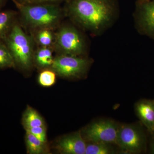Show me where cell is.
I'll use <instances>...</instances> for the list:
<instances>
[{"label":"cell","mask_w":154,"mask_h":154,"mask_svg":"<svg viewBox=\"0 0 154 154\" xmlns=\"http://www.w3.org/2000/svg\"><path fill=\"white\" fill-rule=\"evenodd\" d=\"M119 12V0H68L64 11L75 25L95 36L113 26Z\"/></svg>","instance_id":"6da1fadb"},{"label":"cell","mask_w":154,"mask_h":154,"mask_svg":"<svg viewBox=\"0 0 154 154\" xmlns=\"http://www.w3.org/2000/svg\"><path fill=\"white\" fill-rule=\"evenodd\" d=\"M19 11L24 23L36 30H53L60 24L63 12L54 4H23L12 0Z\"/></svg>","instance_id":"7a4b0ae2"},{"label":"cell","mask_w":154,"mask_h":154,"mask_svg":"<svg viewBox=\"0 0 154 154\" xmlns=\"http://www.w3.org/2000/svg\"><path fill=\"white\" fill-rule=\"evenodd\" d=\"M15 63L20 68L29 70L34 62L33 41L17 22L2 39Z\"/></svg>","instance_id":"3957f363"},{"label":"cell","mask_w":154,"mask_h":154,"mask_svg":"<svg viewBox=\"0 0 154 154\" xmlns=\"http://www.w3.org/2000/svg\"><path fill=\"white\" fill-rule=\"evenodd\" d=\"M53 45L60 55L84 56L88 51L85 36L77 26L72 24L61 26L55 33Z\"/></svg>","instance_id":"277c9868"},{"label":"cell","mask_w":154,"mask_h":154,"mask_svg":"<svg viewBox=\"0 0 154 154\" xmlns=\"http://www.w3.org/2000/svg\"><path fill=\"white\" fill-rule=\"evenodd\" d=\"M92 63V59L85 56L59 55L51 67L60 76L79 79L87 74Z\"/></svg>","instance_id":"5b68a950"},{"label":"cell","mask_w":154,"mask_h":154,"mask_svg":"<svg viewBox=\"0 0 154 154\" xmlns=\"http://www.w3.org/2000/svg\"><path fill=\"white\" fill-rule=\"evenodd\" d=\"M146 138L143 129L136 125H119L116 145L122 152L140 153L146 149Z\"/></svg>","instance_id":"8992f818"},{"label":"cell","mask_w":154,"mask_h":154,"mask_svg":"<svg viewBox=\"0 0 154 154\" xmlns=\"http://www.w3.org/2000/svg\"><path fill=\"white\" fill-rule=\"evenodd\" d=\"M119 125L110 120H100L88 125L81 132L89 142L116 144Z\"/></svg>","instance_id":"52a82bcc"},{"label":"cell","mask_w":154,"mask_h":154,"mask_svg":"<svg viewBox=\"0 0 154 154\" xmlns=\"http://www.w3.org/2000/svg\"><path fill=\"white\" fill-rule=\"evenodd\" d=\"M135 25L142 35L154 39V0L136 4Z\"/></svg>","instance_id":"ba28073f"},{"label":"cell","mask_w":154,"mask_h":154,"mask_svg":"<svg viewBox=\"0 0 154 154\" xmlns=\"http://www.w3.org/2000/svg\"><path fill=\"white\" fill-rule=\"evenodd\" d=\"M86 145L81 131H78L61 138L55 148L61 154H85Z\"/></svg>","instance_id":"9c48e42d"},{"label":"cell","mask_w":154,"mask_h":154,"mask_svg":"<svg viewBox=\"0 0 154 154\" xmlns=\"http://www.w3.org/2000/svg\"><path fill=\"white\" fill-rule=\"evenodd\" d=\"M137 115L151 134L154 133V100L142 99L135 106Z\"/></svg>","instance_id":"30bf717a"},{"label":"cell","mask_w":154,"mask_h":154,"mask_svg":"<svg viewBox=\"0 0 154 154\" xmlns=\"http://www.w3.org/2000/svg\"><path fill=\"white\" fill-rule=\"evenodd\" d=\"M25 143L28 154H45L49 152L47 142L39 140L27 131L25 135Z\"/></svg>","instance_id":"8fae6325"},{"label":"cell","mask_w":154,"mask_h":154,"mask_svg":"<svg viewBox=\"0 0 154 154\" xmlns=\"http://www.w3.org/2000/svg\"><path fill=\"white\" fill-rule=\"evenodd\" d=\"M54 60L52 50L51 47L41 46L34 52V61L39 67L45 68L51 67Z\"/></svg>","instance_id":"7c38bea8"},{"label":"cell","mask_w":154,"mask_h":154,"mask_svg":"<svg viewBox=\"0 0 154 154\" xmlns=\"http://www.w3.org/2000/svg\"><path fill=\"white\" fill-rule=\"evenodd\" d=\"M22 123L25 129L45 125L41 116L35 109L30 107H28L24 112Z\"/></svg>","instance_id":"4fadbf2b"},{"label":"cell","mask_w":154,"mask_h":154,"mask_svg":"<svg viewBox=\"0 0 154 154\" xmlns=\"http://www.w3.org/2000/svg\"><path fill=\"white\" fill-rule=\"evenodd\" d=\"M16 13L13 11H0V39H3L15 23Z\"/></svg>","instance_id":"5bb4252c"},{"label":"cell","mask_w":154,"mask_h":154,"mask_svg":"<svg viewBox=\"0 0 154 154\" xmlns=\"http://www.w3.org/2000/svg\"><path fill=\"white\" fill-rule=\"evenodd\" d=\"M111 144L89 142L86 145L85 154H111L116 152Z\"/></svg>","instance_id":"9a60e30c"},{"label":"cell","mask_w":154,"mask_h":154,"mask_svg":"<svg viewBox=\"0 0 154 154\" xmlns=\"http://www.w3.org/2000/svg\"><path fill=\"white\" fill-rule=\"evenodd\" d=\"M15 66V63L8 48L2 39H0V68Z\"/></svg>","instance_id":"2e32d148"},{"label":"cell","mask_w":154,"mask_h":154,"mask_svg":"<svg viewBox=\"0 0 154 154\" xmlns=\"http://www.w3.org/2000/svg\"><path fill=\"white\" fill-rule=\"evenodd\" d=\"M52 30L44 29L38 30L36 36L37 42L41 46L50 47L54 44L55 34Z\"/></svg>","instance_id":"e0dca14e"},{"label":"cell","mask_w":154,"mask_h":154,"mask_svg":"<svg viewBox=\"0 0 154 154\" xmlns=\"http://www.w3.org/2000/svg\"><path fill=\"white\" fill-rule=\"evenodd\" d=\"M38 81L39 84L43 87H51L55 84V72L52 70H45L43 71L39 75Z\"/></svg>","instance_id":"ac0fdd59"},{"label":"cell","mask_w":154,"mask_h":154,"mask_svg":"<svg viewBox=\"0 0 154 154\" xmlns=\"http://www.w3.org/2000/svg\"><path fill=\"white\" fill-rule=\"evenodd\" d=\"M26 131L30 133L39 140L47 142L46 128L45 126L36 127L25 129Z\"/></svg>","instance_id":"d6986e66"},{"label":"cell","mask_w":154,"mask_h":154,"mask_svg":"<svg viewBox=\"0 0 154 154\" xmlns=\"http://www.w3.org/2000/svg\"><path fill=\"white\" fill-rule=\"evenodd\" d=\"M23 4H54L56 2L61 0H17Z\"/></svg>","instance_id":"ffe728a7"},{"label":"cell","mask_w":154,"mask_h":154,"mask_svg":"<svg viewBox=\"0 0 154 154\" xmlns=\"http://www.w3.org/2000/svg\"><path fill=\"white\" fill-rule=\"evenodd\" d=\"M152 134L153 135V138L151 146L152 152L154 154V133Z\"/></svg>","instance_id":"44dd1931"},{"label":"cell","mask_w":154,"mask_h":154,"mask_svg":"<svg viewBox=\"0 0 154 154\" xmlns=\"http://www.w3.org/2000/svg\"><path fill=\"white\" fill-rule=\"evenodd\" d=\"M151 1V0H137L136 4H141V3L145 2H148V1Z\"/></svg>","instance_id":"7402d4cb"},{"label":"cell","mask_w":154,"mask_h":154,"mask_svg":"<svg viewBox=\"0 0 154 154\" xmlns=\"http://www.w3.org/2000/svg\"><path fill=\"white\" fill-rule=\"evenodd\" d=\"M5 0H0V7L2 5L3 3L5 2Z\"/></svg>","instance_id":"603a6c76"}]
</instances>
